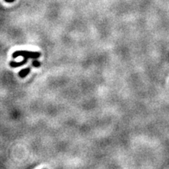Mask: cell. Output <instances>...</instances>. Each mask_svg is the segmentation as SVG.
<instances>
[{
    "mask_svg": "<svg viewBox=\"0 0 169 169\" xmlns=\"http://www.w3.org/2000/svg\"><path fill=\"white\" fill-rule=\"evenodd\" d=\"M41 53L38 52H31V51H26V50H21V51H16L12 54V57L13 58H17L18 57H24V58L27 59H38L40 57Z\"/></svg>",
    "mask_w": 169,
    "mask_h": 169,
    "instance_id": "cell-1",
    "label": "cell"
},
{
    "mask_svg": "<svg viewBox=\"0 0 169 169\" xmlns=\"http://www.w3.org/2000/svg\"><path fill=\"white\" fill-rule=\"evenodd\" d=\"M27 60H28V59L24 58V60H23L22 61H21V62L10 61V66L11 67H18L23 66V65L26 64V63H27Z\"/></svg>",
    "mask_w": 169,
    "mask_h": 169,
    "instance_id": "cell-2",
    "label": "cell"
},
{
    "mask_svg": "<svg viewBox=\"0 0 169 169\" xmlns=\"http://www.w3.org/2000/svg\"><path fill=\"white\" fill-rule=\"evenodd\" d=\"M30 71H31V68L30 67L24 68V69H22L21 71H20L19 73H18V75H19V77L24 78V77H25L26 76H27V74H28L29 73H30Z\"/></svg>",
    "mask_w": 169,
    "mask_h": 169,
    "instance_id": "cell-3",
    "label": "cell"
},
{
    "mask_svg": "<svg viewBox=\"0 0 169 169\" xmlns=\"http://www.w3.org/2000/svg\"><path fill=\"white\" fill-rule=\"evenodd\" d=\"M32 66L35 67H38L41 66V63H40L39 61H38V60H34L33 61H32Z\"/></svg>",
    "mask_w": 169,
    "mask_h": 169,
    "instance_id": "cell-4",
    "label": "cell"
},
{
    "mask_svg": "<svg viewBox=\"0 0 169 169\" xmlns=\"http://www.w3.org/2000/svg\"><path fill=\"white\" fill-rule=\"evenodd\" d=\"M4 1L7 2H14L15 0H4Z\"/></svg>",
    "mask_w": 169,
    "mask_h": 169,
    "instance_id": "cell-5",
    "label": "cell"
},
{
    "mask_svg": "<svg viewBox=\"0 0 169 169\" xmlns=\"http://www.w3.org/2000/svg\"><path fill=\"white\" fill-rule=\"evenodd\" d=\"M44 169H46V168H44Z\"/></svg>",
    "mask_w": 169,
    "mask_h": 169,
    "instance_id": "cell-6",
    "label": "cell"
}]
</instances>
